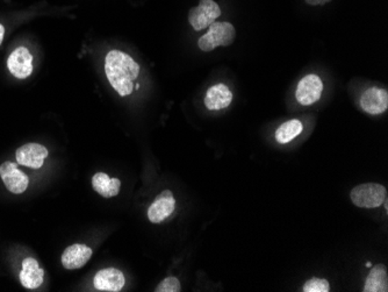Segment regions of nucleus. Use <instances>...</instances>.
<instances>
[{"label": "nucleus", "mask_w": 388, "mask_h": 292, "mask_svg": "<svg viewBox=\"0 0 388 292\" xmlns=\"http://www.w3.org/2000/svg\"><path fill=\"white\" fill-rule=\"evenodd\" d=\"M105 73L108 82L119 95H130L134 80L140 73V66L130 55L120 51H111L105 60Z\"/></svg>", "instance_id": "f257e3e1"}, {"label": "nucleus", "mask_w": 388, "mask_h": 292, "mask_svg": "<svg viewBox=\"0 0 388 292\" xmlns=\"http://www.w3.org/2000/svg\"><path fill=\"white\" fill-rule=\"evenodd\" d=\"M236 31L231 23L214 21L209 27V32L198 41L200 49L205 53L214 51L215 48L228 47L235 41Z\"/></svg>", "instance_id": "f03ea898"}, {"label": "nucleus", "mask_w": 388, "mask_h": 292, "mask_svg": "<svg viewBox=\"0 0 388 292\" xmlns=\"http://www.w3.org/2000/svg\"><path fill=\"white\" fill-rule=\"evenodd\" d=\"M350 198L356 207L376 209L382 207L387 199V190L385 187L377 183H366L354 187L351 190Z\"/></svg>", "instance_id": "7ed1b4c3"}, {"label": "nucleus", "mask_w": 388, "mask_h": 292, "mask_svg": "<svg viewBox=\"0 0 388 292\" xmlns=\"http://www.w3.org/2000/svg\"><path fill=\"white\" fill-rule=\"evenodd\" d=\"M221 16V10L214 0H200L199 6L189 10V21L196 31L207 28L219 16Z\"/></svg>", "instance_id": "20e7f679"}, {"label": "nucleus", "mask_w": 388, "mask_h": 292, "mask_svg": "<svg viewBox=\"0 0 388 292\" xmlns=\"http://www.w3.org/2000/svg\"><path fill=\"white\" fill-rule=\"evenodd\" d=\"M0 177L3 179L7 190L12 194H23L28 187V176L19 170L16 163L10 162V161L0 165Z\"/></svg>", "instance_id": "39448f33"}, {"label": "nucleus", "mask_w": 388, "mask_h": 292, "mask_svg": "<svg viewBox=\"0 0 388 292\" xmlns=\"http://www.w3.org/2000/svg\"><path fill=\"white\" fill-rule=\"evenodd\" d=\"M323 83L316 75H307L300 80L295 91V98L301 105L310 106L321 98Z\"/></svg>", "instance_id": "423d86ee"}, {"label": "nucleus", "mask_w": 388, "mask_h": 292, "mask_svg": "<svg viewBox=\"0 0 388 292\" xmlns=\"http://www.w3.org/2000/svg\"><path fill=\"white\" fill-rule=\"evenodd\" d=\"M7 68L16 78H28L33 73V56L31 51L26 47L14 49L7 60Z\"/></svg>", "instance_id": "0eeeda50"}, {"label": "nucleus", "mask_w": 388, "mask_h": 292, "mask_svg": "<svg viewBox=\"0 0 388 292\" xmlns=\"http://www.w3.org/2000/svg\"><path fill=\"white\" fill-rule=\"evenodd\" d=\"M16 157L19 165L28 168L40 169L48 157V150L38 143H27L16 150Z\"/></svg>", "instance_id": "6e6552de"}, {"label": "nucleus", "mask_w": 388, "mask_h": 292, "mask_svg": "<svg viewBox=\"0 0 388 292\" xmlns=\"http://www.w3.org/2000/svg\"><path fill=\"white\" fill-rule=\"evenodd\" d=\"M360 106L369 115H382L388 108L387 90L369 88L360 97Z\"/></svg>", "instance_id": "1a4fd4ad"}, {"label": "nucleus", "mask_w": 388, "mask_h": 292, "mask_svg": "<svg viewBox=\"0 0 388 292\" xmlns=\"http://www.w3.org/2000/svg\"><path fill=\"white\" fill-rule=\"evenodd\" d=\"M176 207V199L170 190H164L158 194L154 203L149 207L148 218L152 224H159L171 216Z\"/></svg>", "instance_id": "9d476101"}, {"label": "nucleus", "mask_w": 388, "mask_h": 292, "mask_svg": "<svg viewBox=\"0 0 388 292\" xmlns=\"http://www.w3.org/2000/svg\"><path fill=\"white\" fill-rule=\"evenodd\" d=\"M95 288L99 291L117 292L125 286V276L120 270L114 268L103 269L95 273Z\"/></svg>", "instance_id": "9b49d317"}, {"label": "nucleus", "mask_w": 388, "mask_h": 292, "mask_svg": "<svg viewBox=\"0 0 388 292\" xmlns=\"http://www.w3.org/2000/svg\"><path fill=\"white\" fill-rule=\"evenodd\" d=\"M93 251L91 248L82 244H75L63 251L62 254V264L68 270L79 269L84 267L90 259H91Z\"/></svg>", "instance_id": "f8f14e48"}, {"label": "nucleus", "mask_w": 388, "mask_h": 292, "mask_svg": "<svg viewBox=\"0 0 388 292\" xmlns=\"http://www.w3.org/2000/svg\"><path fill=\"white\" fill-rule=\"evenodd\" d=\"M20 282L27 289H38L43 283L45 270L38 267V261L33 257H27L23 261V270L20 271Z\"/></svg>", "instance_id": "ddd939ff"}, {"label": "nucleus", "mask_w": 388, "mask_h": 292, "mask_svg": "<svg viewBox=\"0 0 388 292\" xmlns=\"http://www.w3.org/2000/svg\"><path fill=\"white\" fill-rule=\"evenodd\" d=\"M231 102H233V93L224 84L211 86L204 99L206 108L211 111L224 110L231 105Z\"/></svg>", "instance_id": "4468645a"}, {"label": "nucleus", "mask_w": 388, "mask_h": 292, "mask_svg": "<svg viewBox=\"0 0 388 292\" xmlns=\"http://www.w3.org/2000/svg\"><path fill=\"white\" fill-rule=\"evenodd\" d=\"M92 187L105 198L115 197L120 192L121 182L117 178H111L105 172H98L92 178Z\"/></svg>", "instance_id": "2eb2a0df"}, {"label": "nucleus", "mask_w": 388, "mask_h": 292, "mask_svg": "<svg viewBox=\"0 0 388 292\" xmlns=\"http://www.w3.org/2000/svg\"><path fill=\"white\" fill-rule=\"evenodd\" d=\"M364 292H387L388 275L387 268L384 264H377L369 271L366 278Z\"/></svg>", "instance_id": "dca6fc26"}, {"label": "nucleus", "mask_w": 388, "mask_h": 292, "mask_svg": "<svg viewBox=\"0 0 388 292\" xmlns=\"http://www.w3.org/2000/svg\"><path fill=\"white\" fill-rule=\"evenodd\" d=\"M303 124L297 119L286 121L276 132V140L279 143H283V145L288 143L303 132Z\"/></svg>", "instance_id": "f3484780"}, {"label": "nucleus", "mask_w": 388, "mask_h": 292, "mask_svg": "<svg viewBox=\"0 0 388 292\" xmlns=\"http://www.w3.org/2000/svg\"><path fill=\"white\" fill-rule=\"evenodd\" d=\"M303 291L305 292H329L330 291V286L327 280H321L313 277L310 281H307L303 284Z\"/></svg>", "instance_id": "a211bd4d"}, {"label": "nucleus", "mask_w": 388, "mask_h": 292, "mask_svg": "<svg viewBox=\"0 0 388 292\" xmlns=\"http://www.w3.org/2000/svg\"><path fill=\"white\" fill-rule=\"evenodd\" d=\"M182 289L177 277H167L156 286V292H179Z\"/></svg>", "instance_id": "6ab92c4d"}, {"label": "nucleus", "mask_w": 388, "mask_h": 292, "mask_svg": "<svg viewBox=\"0 0 388 292\" xmlns=\"http://www.w3.org/2000/svg\"><path fill=\"white\" fill-rule=\"evenodd\" d=\"M308 5H313V6H319V5H325L332 0H305Z\"/></svg>", "instance_id": "aec40b11"}, {"label": "nucleus", "mask_w": 388, "mask_h": 292, "mask_svg": "<svg viewBox=\"0 0 388 292\" xmlns=\"http://www.w3.org/2000/svg\"><path fill=\"white\" fill-rule=\"evenodd\" d=\"M4 36H5V28H4V26L0 24V45H1V42H3Z\"/></svg>", "instance_id": "412c9836"}, {"label": "nucleus", "mask_w": 388, "mask_h": 292, "mask_svg": "<svg viewBox=\"0 0 388 292\" xmlns=\"http://www.w3.org/2000/svg\"><path fill=\"white\" fill-rule=\"evenodd\" d=\"M365 266L367 268H371V267H372V264H369V262H366Z\"/></svg>", "instance_id": "4be33fe9"}]
</instances>
